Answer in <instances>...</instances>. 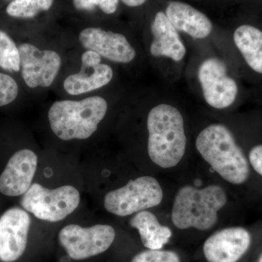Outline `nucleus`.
<instances>
[{
  "instance_id": "obj_7",
  "label": "nucleus",
  "mask_w": 262,
  "mask_h": 262,
  "mask_svg": "<svg viewBox=\"0 0 262 262\" xmlns=\"http://www.w3.org/2000/svg\"><path fill=\"white\" fill-rule=\"evenodd\" d=\"M115 231L110 225L82 227L66 226L58 234V241L67 254L75 260L92 257L106 251L115 238Z\"/></svg>"
},
{
  "instance_id": "obj_6",
  "label": "nucleus",
  "mask_w": 262,
  "mask_h": 262,
  "mask_svg": "<svg viewBox=\"0 0 262 262\" xmlns=\"http://www.w3.org/2000/svg\"><path fill=\"white\" fill-rule=\"evenodd\" d=\"M163 198V189L158 181L146 176L108 192L103 206L110 213L123 217L158 206Z\"/></svg>"
},
{
  "instance_id": "obj_8",
  "label": "nucleus",
  "mask_w": 262,
  "mask_h": 262,
  "mask_svg": "<svg viewBox=\"0 0 262 262\" xmlns=\"http://www.w3.org/2000/svg\"><path fill=\"white\" fill-rule=\"evenodd\" d=\"M198 76L203 97L210 106L224 110L233 104L238 86L227 74L223 61L216 58H207L200 65Z\"/></svg>"
},
{
  "instance_id": "obj_26",
  "label": "nucleus",
  "mask_w": 262,
  "mask_h": 262,
  "mask_svg": "<svg viewBox=\"0 0 262 262\" xmlns=\"http://www.w3.org/2000/svg\"><path fill=\"white\" fill-rule=\"evenodd\" d=\"M257 262H262V253H261V255H260L259 257H258Z\"/></svg>"
},
{
  "instance_id": "obj_19",
  "label": "nucleus",
  "mask_w": 262,
  "mask_h": 262,
  "mask_svg": "<svg viewBox=\"0 0 262 262\" xmlns=\"http://www.w3.org/2000/svg\"><path fill=\"white\" fill-rule=\"evenodd\" d=\"M53 0H13L7 7V13L12 17L30 18L53 5Z\"/></svg>"
},
{
  "instance_id": "obj_21",
  "label": "nucleus",
  "mask_w": 262,
  "mask_h": 262,
  "mask_svg": "<svg viewBox=\"0 0 262 262\" xmlns=\"http://www.w3.org/2000/svg\"><path fill=\"white\" fill-rule=\"evenodd\" d=\"M131 262H181V258L174 251L148 249L136 255Z\"/></svg>"
},
{
  "instance_id": "obj_11",
  "label": "nucleus",
  "mask_w": 262,
  "mask_h": 262,
  "mask_svg": "<svg viewBox=\"0 0 262 262\" xmlns=\"http://www.w3.org/2000/svg\"><path fill=\"white\" fill-rule=\"evenodd\" d=\"M251 235L241 227H228L215 232L203 245L208 262H237L251 244Z\"/></svg>"
},
{
  "instance_id": "obj_2",
  "label": "nucleus",
  "mask_w": 262,
  "mask_h": 262,
  "mask_svg": "<svg viewBox=\"0 0 262 262\" xmlns=\"http://www.w3.org/2000/svg\"><path fill=\"white\" fill-rule=\"evenodd\" d=\"M196 149L221 177L230 184H244L250 164L231 131L222 124H212L198 134Z\"/></svg>"
},
{
  "instance_id": "obj_18",
  "label": "nucleus",
  "mask_w": 262,
  "mask_h": 262,
  "mask_svg": "<svg viewBox=\"0 0 262 262\" xmlns=\"http://www.w3.org/2000/svg\"><path fill=\"white\" fill-rule=\"evenodd\" d=\"M233 39L250 68L262 74V31L251 25L239 26L234 31Z\"/></svg>"
},
{
  "instance_id": "obj_25",
  "label": "nucleus",
  "mask_w": 262,
  "mask_h": 262,
  "mask_svg": "<svg viewBox=\"0 0 262 262\" xmlns=\"http://www.w3.org/2000/svg\"><path fill=\"white\" fill-rule=\"evenodd\" d=\"M124 4L129 7H139L146 3V0H121Z\"/></svg>"
},
{
  "instance_id": "obj_20",
  "label": "nucleus",
  "mask_w": 262,
  "mask_h": 262,
  "mask_svg": "<svg viewBox=\"0 0 262 262\" xmlns=\"http://www.w3.org/2000/svg\"><path fill=\"white\" fill-rule=\"evenodd\" d=\"M0 68L9 72L20 70L18 47L6 32L0 30Z\"/></svg>"
},
{
  "instance_id": "obj_10",
  "label": "nucleus",
  "mask_w": 262,
  "mask_h": 262,
  "mask_svg": "<svg viewBox=\"0 0 262 262\" xmlns=\"http://www.w3.org/2000/svg\"><path fill=\"white\" fill-rule=\"evenodd\" d=\"M31 220L28 213L12 208L0 218V259L4 262L18 260L25 251Z\"/></svg>"
},
{
  "instance_id": "obj_14",
  "label": "nucleus",
  "mask_w": 262,
  "mask_h": 262,
  "mask_svg": "<svg viewBox=\"0 0 262 262\" xmlns=\"http://www.w3.org/2000/svg\"><path fill=\"white\" fill-rule=\"evenodd\" d=\"M101 61V57L96 52H84L80 72L66 79L63 83L65 91L76 96L101 89L110 83L113 77V69Z\"/></svg>"
},
{
  "instance_id": "obj_24",
  "label": "nucleus",
  "mask_w": 262,
  "mask_h": 262,
  "mask_svg": "<svg viewBox=\"0 0 262 262\" xmlns=\"http://www.w3.org/2000/svg\"><path fill=\"white\" fill-rule=\"evenodd\" d=\"M248 160L253 170L262 177V144L253 146L250 150Z\"/></svg>"
},
{
  "instance_id": "obj_13",
  "label": "nucleus",
  "mask_w": 262,
  "mask_h": 262,
  "mask_svg": "<svg viewBox=\"0 0 262 262\" xmlns=\"http://www.w3.org/2000/svg\"><path fill=\"white\" fill-rule=\"evenodd\" d=\"M37 167V156L32 150L16 151L0 176V192L6 196L24 194L32 185Z\"/></svg>"
},
{
  "instance_id": "obj_22",
  "label": "nucleus",
  "mask_w": 262,
  "mask_h": 262,
  "mask_svg": "<svg viewBox=\"0 0 262 262\" xmlns=\"http://www.w3.org/2000/svg\"><path fill=\"white\" fill-rule=\"evenodd\" d=\"M18 94V86L13 77L0 73V106L15 101Z\"/></svg>"
},
{
  "instance_id": "obj_5",
  "label": "nucleus",
  "mask_w": 262,
  "mask_h": 262,
  "mask_svg": "<svg viewBox=\"0 0 262 262\" xmlns=\"http://www.w3.org/2000/svg\"><path fill=\"white\" fill-rule=\"evenodd\" d=\"M80 203V192L72 186L49 189L37 183L31 185L20 201L26 211L50 222L63 220L75 211Z\"/></svg>"
},
{
  "instance_id": "obj_15",
  "label": "nucleus",
  "mask_w": 262,
  "mask_h": 262,
  "mask_svg": "<svg viewBox=\"0 0 262 262\" xmlns=\"http://www.w3.org/2000/svg\"><path fill=\"white\" fill-rule=\"evenodd\" d=\"M153 41L150 46V53L155 57H166L179 62L185 56V46L178 31L172 25L163 12H158L151 24Z\"/></svg>"
},
{
  "instance_id": "obj_16",
  "label": "nucleus",
  "mask_w": 262,
  "mask_h": 262,
  "mask_svg": "<svg viewBox=\"0 0 262 262\" xmlns=\"http://www.w3.org/2000/svg\"><path fill=\"white\" fill-rule=\"evenodd\" d=\"M165 15L177 31L194 39H205L211 34L213 25L204 13L182 2H171Z\"/></svg>"
},
{
  "instance_id": "obj_17",
  "label": "nucleus",
  "mask_w": 262,
  "mask_h": 262,
  "mask_svg": "<svg viewBox=\"0 0 262 262\" xmlns=\"http://www.w3.org/2000/svg\"><path fill=\"white\" fill-rule=\"evenodd\" d=\"M130 225L138 229L141 242L148 249H162L172 235L171 230L166 226L160 225L156 215L148 211L136 213L130 219Z\"/></svg>"
},
{
  "instance_id": "obj_23",
  "label": "nucleus",
  "mask_w": 262,
  "mask_h": 262,
  "mask_svg": "<svg viewBox=\"0 0 262 262\" xmlns=\"http://www.w3.org/2000/svg\"><path fill=\"white\" fill-rule=\"evenodd\" d=\"M77 10H92L95 7H99L106 14H113L116 12L119 0H73Z\"/></svg>"
},
{
  "instance_id": "obj_1",
  "label": "nucleus",
  "mask_w": 262,
  "mask_h": 262,
  "mask_svg": "<svg viewBox=\"0 0 262 262\" xmlns=\"http://www.w3.org/2000/svg\"><path fill=\"white\" fill-rule=\"evenodd\" d=\"M148 154L163 168H173L185 154L187 136L184 118L178 108L160 103L148 114Z\"/></svg>"
},
{
  "instance_id": "obj_12",
  "label": "nucleus",
  "mask_w": 262,
  "mask_h": 262,
  "mask_svg": "<svg viewBox=\"0 0 262 262\" xmlns=\"http://www.w3.org/2000/svg\"><path fill=\"white\" fill-rule=\"evenodd\" d=\"M82 46L88 51L117 63H130L136 57V51L125 36L100 28H87L79 36Z\"/></svg>"
},
{
  "instance_id": "obj_9",
  "label": "nucleus",
  "mask_w": 262,
  "mask_h": 262,
  "mask_svg": "<svg viewBox=\"0 0 262 262\" xmlns=\"http://www.w3.org/2000/svg\"><path fill=\"white\" fill-rule=\"evenodd\" d=\"M20 69L24 82L29 88L49 87L61 65V57L53 51H41L29 43L18 46Z\"/></svg>"
},
{
  "instance_id": "obj_4",
  "label": "nucleus",
  "mask_w": 262,
  "mask_h": 262,
  "mask_svg": "<svg viewBox=\"0 0 262 262\" xmlns=\"http://www.w3.org/2000/svg\"><path fill=\"white\" fill-rule=\"evenodd\" d=\"M107 108L106 100L100 96L81 101H58L52 104L48 112L50 125L61 140H84L97 130Z\"/></svg>"
},
{
  "instance_id": "obj_3",
  "label": "nucleus",
  "mask_w": 262,
  "mask_h": 262,
  "mask_svg": "<svg viewBox=\"0 0 262 262\" xmlns=\"http://www.w3.org/2000/svg\"><path fill=\"white\" fill-rule=\"evenodd\" d=\"M227 202V193L221 186L209 185L203 189L184 186L174 199L172 222L180 229L209 230L216 224L218 212Z\"/></svg>"
}]
</instances>
